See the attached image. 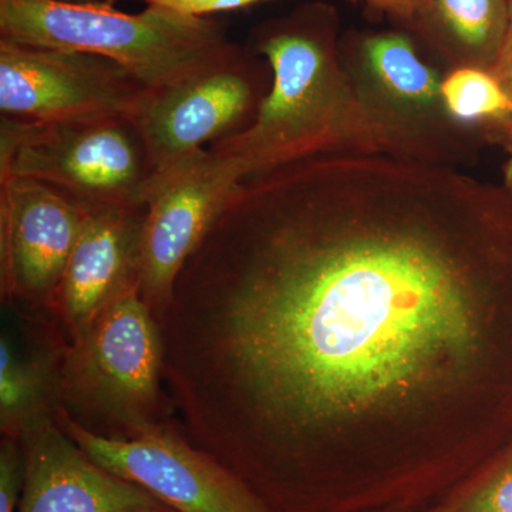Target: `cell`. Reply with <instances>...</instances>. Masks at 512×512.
<instances>
[{
	"label": "cell",
	"mask_w": 512,
	"mask_h": 512,
	"mask_svg": "<svg viewBox=\"0 0 512 512\" xmlns=\"http://www.w3.org/2000/svg\"><path fill=\"white\" fill-rule=\"evenodd\" d=\"M497 192L329 153L242 178L157 318L188 441L271 512L348 461L483 436L511 258Z\"/></svg>",
	"instance_id": "1"
},
{
	"label": "cell",
	"mask_w": 512,
	"mask_h": 512,
	"mask_svg": "<svg viewBox=\"0 0 512 512\" xmlns=\"http://www.w3.org/2000/svg\"><path fill=\"white\" fill-rule=\"evenodd\" d=\"M338 35V13L322 2L256 26L248 49L268 60L271 90L247 130L208 147L239 177L318 154H389L343 67Z\"/></svg>",
	"instance_id": "2"
},
{
	"label": "cell",
	"mask_w": 512,
	"mask_h": 512,
	"mask_svg": "<svg viewBox=\"0 0 512 512\" xmlns=\"http://www.w3.org/2000/svg\"><path fill=\"white\" fill-rule=\"evenodd\" d=\"M0 39L113 60L150 92L165 89L231 46L224 23L147 6L137 15L107 3L0 0Z\"/></svg>",
	"instance_id": "3"
},
{
	"label": "cell",
	"mask_w": 512,
	"mask_h": 512,
	"mask_svg": "<svg viewBox=\"0 0 512 512\" xmlns=\"http://www.w3.org/2000/svg\"><path fill=\"white\" fill-rule=\"evenodd\" d=\"M156 165L133 117L0 119V177L42 181L87 210L146 207Z\"/></svg>",
	"instance_id": "4"
},
{
	"label": "cell",
	"mask_w": 512,
	"mask_h": 512,
	"mask_svg": "<svg viewBox=\"0 0 512 512\" xmlns=\"http://www.w3.org/2000/svg\"><path fill=\"white\" fill-rule=\"evenodd\" d=\"M163 338L138 284L120 293L63 350L57 396L123 427L126 439L160 426Z\"/></svg>",
	"instance_id": "5"
},
{
	"label": "cell",
	"mask_w": 512,
	"mask_h": 512,
	"mask_svg": "<svg viewBox=\"0 0 512 512\" xmlns=\"http://www.w3.org/2000/svg\"><path fill=\"white\" fill-rule=\"evenodd\" d=\"M343 67L390 156L450 165L466 153L467 126L448 113L443 79L402 32L359 35L340 43Z\"/></svg>",
	"instance_id": "6"
},
{
	"label": "cell",
	"mask_w": 512,
	"mask_h": 512,
	"mask_svg": "<svg viewBox=\"0 0 512 512\" xmlns=\"http://www.w3.org/2000/svg\"><path fill=\"white\" fill-rule=\"evenodd\" d=\"M271 84V67L231 43L181 82L151 92L136 121L157 173L247 130Z\"/></svg>",
	"instance_id": "7"
},
{
	"label": "cell",
	"mask_w": 512,
	"mask_h": 512,
	"mask_svg": "<svg viewBox=\"0 0 512 512\" xmlns=\"http://www.w3.org/2000/svg\"><path fill=\"white\" fill-rule=\"evenodd\" d=\"M150 93L133 74L106 57L0 39V119L19 123L136 119Z\"/></svg>",
	"instance_id": "8"
},
{
	"label": "cell",
	"mask_w": 512,
	"mask_h": 512,
	"mask_svg": "<svg viewBox=\"0 0 512 512\" xmlns=\"http://www.w3.org/2000/svg\"><path fill=\"white\" fill-rule=\"evenodd\" d=\"M53 416L99 466L140 485L175 512H271L220 461L161 424L123 439L94 433L63 407Z\"/></svg>",
	"instance_id": "9"
},
{
	"label": "cell",
	"mask_w": 512,
	"mask_h": 512,
	"mask_svg": "<svg viewBox=\"0 0 512 512\" xmlns=\"http://www.w3.org/2000/svg\"><path fill=\"white\" fill-rule=\"evenodd\" d=\"M241 180L210 148L154 177L147 195L138 286L156 319L167 309L185 262Z\"/></svg>",
	"instance_id": "10"
},
{
	"label": "cell",
	"mask_w": 512,
	"mask_h": 512,
	"mask_svg": "<svg viewBox=\"0 0 512 512\" xmlns=\"http://www.w3.org/2000/svg\"><path fill=\"white\" fill-rule=\"evenodd\" d=\"M87 215L42 181L0 177V276L8 301L53 308Z\"/></svg>",
	"instance_id": "11"
},
{
	"label": "cell",
	"mask_w": 512,
	"mask_h": 512,
	"mask_svg": "<svg viewBox=\"0 0 512 512\" xmlns=\"http://www.w3.org/2000/svg\"><path fill=\"white\" fill-rule=\"evenodd\" d=\"M25 483L18 512H175L153 494L87 456L53 414L19 436Z\"/></svg>",
	"instance_id": "12"
},
{
	"label": "cell",
	"mask_w": 512,
	"mask_h": 512,
	"mask_svg": "<svg viewBox=\"0 0 512 512\" xmlns=\"http://www.w3.org/2000/svg\"><path fill=\"white\" fill-rule=\"evenodd\" d=\"M146 212L147 205L89 211L53 302L73 340L116 296L138 284Z\"/></svg>",
	"instance_id": "13"
},
{
	"label": "cell",
	"mask_w": 512,
	"mask_h": 512,
	"mask_svg": "<svg viewBox=\"0 0 512 512\" xmlns=\"http://www.w3.org/2000/svg\"><path fill=\"white\" fill-rule=\"evenodd\" d=\"M507 0H424L413 26L451 70L491 72L507 32Z\"/></svg>",
	"instance_id": "14"
},
{
	"label": "cell",
	"mask_w": 512,
	"mask_h": 512,
	"mask_svg": "<svg viewBox=\"0 0 512 512\" xmlns=\"http://www.w3.org/2000/svg\"><path fill=\"white\" fill-rule=\"evenodd\" d=\"M57 394V367L26 357L8 336L0 339V424L5 436L19 439L29 423L53 414L49 399Z\"/></svg>",
	"instance_id": "15"
},
{
	"label": "cell",
	"mask_w": 512,
	"mask_h": 512,
	"mask_svg": "<svg viewBox=\"0 0 512 512\" xmlns=\"http://www.w3.org/2000/svg\"><path fill=\"white\" fill-rule=\"evenodd\" d=\"M441 90L448 113L464 126L491 124L512 114L510 97L488 70H451L444 77Z\"/></svg>",
	"instance_id": "16"
},
{
	"label": "cell",
	"mask_w": 512,
	"mask_h": 512,
	"mask_svg": "<svg viewBox=\"0 0 512 512\" xmlns=\"http://www.w3.org/2000/svg\"><path fill=\"white\" fill-rule=\"evenodd\" d=\"M453 512H512V451L466 495Z\"/></svg>",
	"instance_id": "17"
},
{
	"label": "cell",
	"mask_w": 512,
	"mask_h": 512,
	"mask_svg": "<svg viewBox=\"0 0 512 512\" xmlns=\"http://www.w3.org/2000/svg\"><path fill=\"white\" fill-rule=\"evenodd\" d=\"M25 483V457L16 437L6 436L0 447V512H16Z\"/></svg>",
	"instance_id": "18"
},
{
	"label": "cell",
	"mask_w": 512,
	"mask_h": 512,
	"mask_svg": "<svg viewBox=\"0 0 512 512\" xmlns=\"http://www.w3.org/2000/svg\"><path fill=\"white\" fill-rule=\"evenodd\" d=\"M146 3L147 6L171 10L184 16H195V18H207L212 13L227 12L247 8L252 3L261 0H138Z\"/></svg>",
	"instance_id": "19"
},
{
	"label": "cell",
	"mask_w": 512,
	"mask_h": 512,
	"mask_svg": "<svg viewBox=\"0 0 512 512\" xmlns=\"http://www.w3.org/2000/svg\"><path fill=\"white\" fill-rule=\"evenodd\" d=\"M366 2L410 25H413L424 6V0H366Z\"/></svg>",
	"instance_id": "20"
},
{
	"label": "cell",
	"mask_w": 512,
	"mask_h": 512,
	"mask_svg": "<svg viewBox=\"0 0 512 512\" xmlns=\"http://www.w3.org/2000/svg\"><path fill=\"white\" fill-rule=\"evenodd\" d=\"M495 136L500 138V143L503 144L505 151H507V163L504 167V183L507 188V194L512 198V114L505 117L500 121L491 123Z\"/></svg>",
	"instance_id": "21"
},
{
	"label": "cell",
	"mask_w": 512,
	"mask_h": 512,
	"mask_svg": "<svg viewBox=\"0 0 512 512\" xmlns=\"http://www.w3.org/2000/svg\"><path fill=\"white\" fill-rule=\"evenodd\" d=\"M491 73L497 77L498 82L503 86L505 93L512 101V56L495 64Z\"/></svg>",
	"instance_id": "22"
},
{
	"label": "cell",
	"mask_w": 512,
	"mask_h": 512,
	"mask_svg": "<svg viewBox=\"0 0 512 512\" xmlns=\"http://www.w3.org/2000/svg\"><path fill=\"white\" fill-rule=\"evenodd\" d=\"M507 8V32H505L503 50H501V55L500 59H498V62H500V60H504L507 59V57L512 56V0H507Z\"/></svg>",
	"instance_id": "23"
},
{
	"label": "cell",
	"mask_w": 512,
	"mask_h": 512,
	"mask_svg": "<svg viewBox=\"0 0 512 512\" xmlns=\"http://www.w3.org/2000/svg\"><path fill=\"white\" fill-rule=\"evenodd\" d=\"M69 2L107 3V5H113V3L119 2V0H69Z\"/></svg>",
	"instance_id": "24"
}]
</instances>
